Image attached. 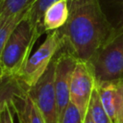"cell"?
<instances>
[{
	"label": "cell",
	"instance_id": "cell-1",
	"mask_svg": "<svg viewBox=\"0 0 123 123\" xmlns=\"http://www.w3.org/2000/svg\"><path fill=\"white\" fill-rule=\"evenodd\" d=\"M68 19L59 30L64 44L78 60L89 62L111 37L112 28L99 0H68Z\"/></svg>",
	"mask_w": 123,
	"mask_h": 123
},
{
	"label": "cell",
	"instance_id": "cell-2",
	"mask_svg": "<svg viewBox=\"0 0 123 123\" xmlns=\"http://www.w3.org/2000/svg\"><path fill=\"white\" fill-rule=\"evenodd\" d=\"M37 39L38 37L25 16L10 36L0 58V66L6 76L13 78L19 76Z\"/></svg>",
	"mask_w": 123,
	"mask_h": 123
},
{
	"label": "cell",
	"instance_id": "cell-3",
	"mask_svg": "<svg viewBox=\"0 0 123 123\" xmlns=\"http://www.w3.org/2000/svg\"><path fill=\"white\" fill-rule=\"evenodd\" d=\"M96 83L123 80V32L113 31L89 61Z\"/></svg>",
	"mask_w": 123,
	"mask_h": 123
},
{
	"label": "cell",
	"instance_id": "cell-4",
	"mask_svg": "<svg viewBox=\"0 0 123 123\" xmlns=\"http://www.w3.org/2000/svg\"><path fill=\"white\" fill-rule=\"evenodd\" d=\"M63 37L60 30L47 33L45 40L38 49L30 56L17 79L26 87L34 86L45 73L58 51L63 45Z\"/></svg>",
	"mask_w": 123,
	"mask_h": 123
},
{
	"label": "cell",
	"instance_id": "cell-5",
	"mask_svg": "<svg viewBox=\"0 0 123 123\" xmlns=\"http://www.w3.org/2000/svg\"><path fill=\"white\" fill-rule=\"evenodd\" d=\"M28 94L43 114L47 123H59L58 101L55 88V61L53 59L38 81L27 87Z\"/></svg>",
	"mask_w": 123,
	"mask_h": 123
},
{
	"label": "cell",
	"instance_id": "cell-6",
	"mask_svg": "<svg viewBox=\"0 0 123 123\" xmlns=\"http://www.w3.org/2000/svg\"><path fill=\"white\" fill-rule=\"evenodd\" d=\"M55 88L58 101L59 119L70 102V84L78 58L64 44L55 58Z\"/></svg>",
	"mask_w": 123,
	"mask_h": 123
},
{
	"label": "cell",
	"instance_id": "cell-7",
	"mask_svg": "<svg viewBox=\"0 0 123 123\" xmlns=\"http://www.w3.org/2000/svg\"><path fill=\"white\" fill-rule=\"evenodd\" d=\"M95 76L89 62L78 60L70 84V102H72L85 117L92 92L95 87Z\"/></svg>",
	"mask_w": 123,
	"mask_h": 123
},
{
	"label": "cell",
	"instance_id": "cell-8",
	"mask_svg": "<svg viewBox=\"0 0 123 123\" xmlns=\"http://www.w3.org/2000/svg\"><path fill=\"white\" fill-rule=\"evenodd\" d=\"M101 103L112 123L123 121V80L96 83Z\"/></svg>",
	"mask_w": 123,
	"mask_h": 123
},
{
	"label": "cell",
	"instance_id": "cell-9",
	"mask_svg": "<svg viewBox=\"0 0 123 123\" xmlns=\"http://www.w3.org/2000/svg\"><path fill=\"white\" fill-rule=\"evenodd\" d=\"M11 107L19 123H47L43 114L28 94L27 87L21 88L11 99Z\"/></svg>",
	"mask_w": 123,
	"mask_h": 123
},
{
	"label": "cell",
	"instance_id": "cell-10",
	"mask_svg": "<svg viewBox=\"0 0 123 123\" xmlns=\"http://www.w3.org/2000/svg\"><path fill=\"white\" fill-rule=\"evenodd\" d=\"M69 15L68 1L60 0L52 4L44 12L41 21V33L47 34L51 31L61 29L67 21Z\"/></svg>",
	"mask_w": 123,
	"mask_h": 123
},
{
	"label": "cell",
	"instance_id": "cell-11",
	"mask_svg": "<svg viewBox=\"0 0 123 123\" xmlns=\"http://www.w3.org/2000/svg\"><path fill=\"white\" fill-rule=\"evenodd\" d=\"M99 2L112 30L123 32V0H99Z\"/></svg>",
	"mask_w": 123,
	"mask_h": 123
},
{
	"label": "cell",
	"instance_id": "cell-12",
	"mask_svg": "<svg viewBox=\"0 0 123 123\" xmlns=\"http://www.w3.org/2000/svg\"><path fill=\"white\" fill-rule=\"evenodd\" d=\"M60 0H36L29 8L26 17L33 27L37 37L39 38L42 36L41 33V21L45 11L55 2ZM68 1V0H67Z\"/></svg>",
	"mask_w": 123,
	"mask_h": 123
},
{
	"label": "cell",
	"instance_id": "cell-13",
	"mask_svg": "<svg viewBox=\"0 0 123 123\" xmlns=\"http://www.w3.org/2000/svg\"><path fill=\"white\" fill-rule=\"evenodd\" d=\"M36 0H0V19L17 15L29 10Z\"/></svg>",
	"mask_w": 123,
	"mask_h": 123
},
{
	"label": "cell",
	"instance_id": "cell-14",
	"mask_svg": "<svg viewBox=\"0 0 123 123\" xmlns=\"http://www.w3.org/2000/svg\"><path fill=\"white\" fill-rule=\"evenodd\" d=\"M27 12L28 11L14 16L8 17L6 19H0V58L10 36L14 31V29L19 24V22L26 16Z\"/></svg>",
	"mask_w": 123,
	"mask_h": 123
},
{
	"label": "cell",
	"instance_id": "cell-15",
	"mask_svg": "<svg viewBox=\"0 0 123 123\" xmlns=\"http://www.w3.org/2000/svg\"><path fill=\"white\" fill-rule=\"evenodd\" d=\"M22 84L13 77L5 76L0 84V111L4 106L11 102L12 96L21 88Z\"/></svg>",
	"mask_w": 123,
	"mask_h": 123
},
{
	"label": "cell",
	"instance_id": "cell-16",
	"mask_svg": "<svg viewBox=\"0 0 123 123\" xmlns=\"http://www.w3.org/2000/svg\"><path fill=\"white\" fill-rule=\"evenodd\" d=\"M88 111L90 112V115H91L94 123H112V121L111 120L110 116L108 115L107 111H105V109L101 103L100 96L96 89V86L94 87V90H93L91 98H90Z\"/></svg>",
	"mask_w": 123,
	"mask_h": 123
},
{
	"label": "cell",
	"instance_id": "cell-17",
	"mask_svg": "<svg viewBox=\"0 0 123 123\" xmlns=\"http://www.w3.org/2000/svg\"><path fill=\"white\" fill-rule=\"evenodd\" d=\"M84 117L79 111V109L72 103L69 102V104L66 106L65 110L62 113L59 123H83Z\"/></svg>",
	"mask_w": 123,
	"mask_h": 123
},
{
	"label": "cell",
	"instance_id": "cell-18",
	"mask_svg": "<svg viewBox=\"0 0 123 123\" xmlns=\"http://www.w3.org/2000/svg\"><path fill=\"white\" fill-rule=\"evenodd\" d=\"M0 123H13V111L8 103L0 111Z\"/></svg>",
	"mask_w": 123,
	"mask_h": 123
},
{
	"label": "cell",
	"instance_id": "cell-19",
	"mask_svg": "<svg viewBox=\"0 0 123 123\" xmlns=\"http://www.w3.org/2000/svg\"><path fill=\"white\" fill-rule=\"evenodd\" d=\"M83 123H94V121H93V119H92L88 110H87V111H86V115L84 117V122Z\"/></svg>",
	"mask_w": 123,
	"mask_h": 123
},
{
	"label": "cell",
	"instance_id": "cell-20",
	"mask_svg": "<svg viewBox=\"0 0 123 123\" xmlns=\"http://www.w3.org/2000/svg\"><path fill=\"white\" fill-rule=\"evenodd\" d=\"M5 73H4V71H3V69L1 68V66H0V84H1V82L3 81V79L5 78Z\"/></svg>",
	"mask_w": 123,
	"mask_h": 123
},
{
	"label": "cell",
	"instance_id": "cell-21",
	"mask_svg": "<svg viewBox=\"0 0 123 123\" xmlns=\"http://www.w3.org/2000/svg\"><path fill=\"white\" fill-rule=\"evenodd\" d=\"M122 123H123V121H122Z\"/></svg>",
	"mask_w": 123,
	"mask_h": 123
}]
</instances>
